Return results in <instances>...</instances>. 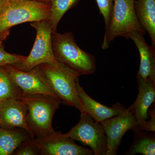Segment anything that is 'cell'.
I'll list each match as a JSON object with an SVG mask.
<instances>
[{
	"label": "cell",
	"mask_w": 155,
	"mask_h": 155,
	"mask_svg": "<svg viewBox=\"0 0 155 155\" xmlns=\"http://www.w3.org/2000/svg\"><path fill=\"white\" fill-rule=\"evenodd\" d=\"M52 46L57 61L79 76L95 72V58L79 48L72 32H53Z\"/></svg>",
	"instance_id": "obj_1"
},
{
	"label": "cell",
	"mask_w": 155,
	"mask_h": 155,
	"mask_svg": "<svg viewBox=\"0 0 155 155\" xmlns=\"http://www.w3.org/2000/svg\"><path fill=\"white\" fill-rule=\"evenodd\" d=\"M49 3L33 0H9L5 11L0 16V40L8 36L10 28L27 22L50 20Z\"/></svg>",
	"instance_id": "obj_2"
},
{
	"label": "cell",
	"mask_w": 155,
	"mask_h": 155,
	"mask_svg": "<svg viewBox=\"0 0 155 155\" xmlns=\"http://www.w3.org/2000/svg\"><path fill=\"white\" fill-rule=\"evenodd\" d=\"M37 67L61 103L80 111V101L76 87L79 75L58 61L41 64Z\"/></svg>",
	"instance_id": "obj_3"
},
{
	"label": "cell",
	"mask_w": 155,
	"mask_h": 155,
	"mask_svg": "<svg viewBox=\"0 0 155 155\" xmlns=\"http://www.w3.org/2000/svg\"><path fill=\"white\" fill-rule=\"evenodd\" d=\"M18 98L28 107L27 123L35 138H40L54 131L52 120L60 108L61 100L44 94H21Z\"/></svg>",
	"instance_id": "obj_4"
},
{
	"label": "cell",
	"mask_w": 155,
	"mask_h": 155,
	"mask_svg": "<svg viewBox=\"0 0 155 155\" xmlns=\"http://www.w3.org/2000/svg\"><path fill=\"white\" fill-rule=\"evenodd\" d=\"M135 0H114L110 18L107 27L102 48L106 50L118 37L127 39L128 35L137 31L144 35V30L138 22L134 9Z\"/></svg>",
	"instance_id": "obj_5"
},
{
	"label": "cell",
	"mask_w": 155,
	"mask_h": 155,
	"mask_svg": "<svg viewBox=\"0 0 155 155\" xmlns=\"http://www.w3.org/2000/svg\"><path fill=\"white\" fill-rule=\"evenodd\" d=\"M30 25L36 31V38L32 49L23 61L11 65L22 71H28L41 64L54 63L58 61L53 51L52 34L53 31L50 20L31 22Z\"/></svg>",
	"instance_id": "obj_6"
},
{
	"label": "cell",
	"mask_w": 155,
	"mask_h": 155,
	"mask_svg": "<svg viewBox=\"0 0 155 155\" xmlns=\"http://www.w3.org/2000/svg\"><path fill=\"white\" fill-rule=\"evenodd\" d=\"M66 137L80 142L89 147L95 155H106L107 139L101 125L84 113H81L77 125L64 134Z\"/></svg>",
	"instance_id": "obj_7"
},
{
	"label": "cell",
	"mask_w": 155,
	"mask_h": 155,
	"mask_svg": "<svg viewBox=\"0 0 155 155\" xmlns=\"http://www.w3.org/2000/svg\"><path fill=\"white\" fill-rule=\"evenodd\" d=\"M39 155H92L91 149L76 144L74 140L66 137L61 132L54 131L45 136L33 139Z\"/></svg>",
	"instance_id": "obj_8"
},
{
	"label": "cell",
	"mask_w": 155,
	"mask_h": 155,
	"mask_svg": "<svg viewBox=\"0 0 155 155\" xmlns=\"http://www.w3.org/2000/svg\"><path fill=\"white\" fill-rule=\"evenodd\" d=\"M21 92V94H44L60 99L55 94L36 67L22 71L11 65L2 67Z\"/></svg>",
	"instance_id": "obj_9"
},
{
	"label": "cell",
	"mask_w": 155,
	"mask_h": 155,
	"mask_svg": "<svg viewBox=\"0 0 155 155\" xmlns=\"http://www.w3.org/2000/svg\"><path fill=\"white\" fill-rule=\"evenodd\" d=\"M107 139L106 155H115L123 136L129 130L139 129L134 116L129 108L120 114L100 123Z\"/></svg>",
	"instance_id": "obj_10"
},
{
	"label": "cell",
	"mask_w": 155,
	"mask_h": 155,
	"mask_svg": "<svg viewBox=\"0 0 155 155\" xmlns=\"http://www.w3.org/2000/svg\"><path fill=\"white\" fill-rule=\"evenodd\" d=\"M28 107L22 100L11 98L0 104V127L5 129L17 128L28 132L35 138L27 123Z\"/></svg>",
	"instance_id": "obj_11"
},
{
	"label": "cell",
	"mask_w": 155,
	"mask_h": 155,
	"mask_svg": "<svg viewBox=\"0 0 155 155\" xmlns=\"http://www.w3.org/2000/svg\"><path fill=\"white\" fill-rule=\"evenodd\" d=\"M76 87L80 100L81 113L87 114L98 123L118 115L126 109L123 105L119 103L111 107L100 104L86 93L81 86L79 80L77 81Z\"/></svg>",
	"instance_id": "obj_12"
},
{
	"label": "cell",
	"mask_w": 155,
	"mask_h": 155,
	"mask_svg": "<svg viewBox=\"0 0 155 155\" xmlns=\"http://www.w3.org/2000/svg\"><path fill=\"white\" fill-rule=\"evenodd\" d=\"M138 94L135 102L128 108L135 118L139 128L148 119V111L154 102L155 81L149 78L144 80L137 76Z\"/></svg>",
	"instance_id": "obj_13"
},
{
	"label": "cell",
	"mask_w": 155,
	"mask_h": 155,
	"mask_svg": "<svg viewBox=\"0 0 155 155\" xmlns=\"http://www.w3.org/2000/svg\"><path fill=\"white\" fill-rule=\"evenodd\" d=\"M127 39L132 40L137 47L140 57V64L137 76L146 80L149 78L155 81V48L147 43L142 34L133 31Z\"/></svg>",
	"instance_id": "obj_14"
},
{
	"label": "cell",
	"mask_w": 155,
	"mask_h": 155,
	"mask_svg": "<svg viewBox=\"0 0 155 155\" xmlns=\"http://www.w3.org/2000/svg\"><path fill=\"white\" fill-rule=\"evenodd\" d=\"M134 5L138 22L155 47V0H135Z\"/></svg>",
	"instance_id": "obj_15"
},
{
	"label": "cell",
	"mask_w": 155,
	"mask_h": 155,
	"mask_svg": "<svg viewBox=\"0 0 155 155\" xmlns=\"http://www.w3.org/2000/svg\"><path fill=\"white\" fill-rule=\"evenodd\" d=\"M30 137L28 132L23 129H5L0 127V155L13 154L22 142Z\"/></svg>",
	"instance_id": "obj_16"
},
{
	"label": "cell",
	"mask_w": 155,
	"mask_h": 155,
	"mask_svg": "<svg viewBox=\"0 0 155 155\" xmlns=\"http://www.w3.org/2000/svg\"><path fill=\"white\" fill-rule=\"evenodd\" d=\"M133 131L134 132L133 142L126 154L132 155L139 153L143 155H154V135L145 133L139 129Z\"/></svg>",
	"instance_id": "obj_17"
},
{
	"label": "cell",
	"mask_w": 155,
	"mask_h": 155,
	"mask_svg": "<svg viewBox=\"0 0 155 155\" xmlns=\"http://www.w3.org/2000/svg\"><path fill=\"white\" fill-rule=\"evenodd\" d=\"M79 0H49L51 7L50 21L53 32L57 31L58 23L65 13L77 5Z\"/></svg>",
	"instance_id": "obj_18"
},
{
	"label": "cell",
	"mask_w": 155,
	"mask_h": 155,
	"mask_svg": "<svg viewBox=\"0 0 155 155\" xmlns=\"http://www.w3.org/2000/svg\"><path fill=\"white\" fill-rule=\"evenodd\" d=\"M22 93L2 67H0V104L11 98H18Z\"/></svg>",
	"instance_id": "obj_19"
},
{
	"label": "cell",
	"mask_w": 155,
	"mask_h": 155,
	"mask_svg": "<svg viewBox=\"0 0 155 155\" xmlns=\"http://www.w3.org/2000/svg\"><path fill=\"white\" fill-rule=\"evenodd\" d=\"M26 56L11 54L5 51L2 41L0 40V67L14 65L23 61Z\"/></svg>",
	"instance_id": "obj_20"
},
{
	"label": "cell",
	"mask_w": 155,
	"mask_h": 155,
	"mask_svg": "<svg viewBox=\"0 0 155 155\" xmlns=\"http://www.w3.org/2000/svg\"><path fill=\"white\" fill-rule=\"evenodd\" d=\"M12 155H37L39 154L34 144L33 139L30 137L22 142Z\"/></svg>",
	"instance_id": "obj_21"
},
{
	"label": "cell",
	"mask_w": 155,
	"mask_h": 155,
	"mask_svg": "<svg viewBox=\"0 0 155 155\" xmlns=\"http://www.w3.org/2000/svg\"><path fill=\"white\" fill-rule=\"evenodd\" d=\"M114 0H96L100 12L102 15L104 19L105 27H107L109 21L112 9Z\"/></svg>",
	"instance_id": "obj_22"
},
{
	"label": "cell",
	"mask_w": 155,
	"mask_h": 155,
	"mask_svg": "<svg viewBox=\"0 0 155 155\" xmlns=\"http://www.w3.org/2000/svg\"><path fill=\"white\" fill-rule=\"evenodd\" d=\"M148 114L150 115V119L149 120H147L143 125L139 127V129L143 131H155V105H151L150 107Z\"/></svg>",
	"instance_id": "obj_23"
},
{
	"label": "cell",
	"mask_w": 155,
	"mask_h": 155,
	"mask_svg": "<svg viewBox=\"0 0 155 155\" xmlns=\"http://www.w3.org/2000/svg\"><path fill=\"white\" fill-rule=\"evenodd\" d=\"M9 4V0H0V16L5 11Z\"/></svg>",
	"instance_id": "obj_24"
},
{
	"label": "cell",
	"mask_w": 155,
	"mask_h": 155,
	"mask_svg": "<svg viewBox=\"0 0 155 155\" xmlns=\"http://www.w3.org/2000/svg\"><path fill=\"white\" fill-rule=\"evenodd\" d=\"M33 1H40V2H45L49 3V0H33Z\"/></svg>",
	"instance_id": "obj_25"
}]
</instances>
